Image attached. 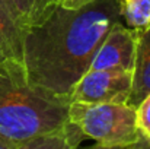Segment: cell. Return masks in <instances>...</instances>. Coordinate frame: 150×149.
I'll use <instances>...</instances> for the list:
<instances>
[{
	"mask_svg": "<svg viewBox=\"0 0 150 149\" xmlns=\"http://www.w3.org/2000/svg\"><path fill=\"white\" fill-rule=\"evenodd\" d=\"M122 24L140 32L150 28V0H120Z\"/></svg>",
	"mask_w": 150,
	"mask_h": 149,
	"instance_id": "obj_10",
	"label": "cell"
},
{
	"mask_svg": "<svg viewBox=\"0 0 150 149\" xmlns=\"http://www.w3.org/2000/svg\"><path fill=\"white\" fill-rule=\"evenodd\" d=\"M120 22V0H95L79 9L57 4L25 32L23 67L29 83L69 99L102 40Z\"/></svg>",
	"mask_w": 150,
	"mask_h": 149,
	"instance_id": "obj_1",
	"label": "cell"
},
{
	"mask_svg": "<svg viewBox=\"0 0 150 149\" xmlns=\"http://www.w3.org/2000/svg\"><path fill=\"white\" fill-rule=\"evenodd\" d=\"M67 118L85 139L105 148H131L143 139L137 129L136 108L127 102H70Z\"/></svg>",
	"mask_w": 150,
	"mask_h": 149,
	"instance_id": "obj_3",
	"label": "cell"
},
{
	"mask_svg": "<svg viewBox=\"0 0 150 149\" xmlns=\"http://www.w3.org/2000/svg\"><path fill=\"white\" fill-rule=\"evenodd\" d=\"M136 121L142 138L150 145V94L136 107Z\"/></svg>",
	"mask_w": 150,
	"mask_h": 149,
	"instance_id": "obj_11",
	"label": "cell"
},
{
	"mask_svg": "<svg viewBox=\"0 0 150 149\" xmlns=\"http://www.w3.org/2000/svg\"><path fill=\"white\" fill-rule=\"evenodd\" d=\"M131 72L124 70H88L73 86L70 102H117L128 101L131 92Z\"/></svg>",
	"mask_w": 150,
	"mask_h": 149,
	"instance_id": "obj_4",
	"label": "cell"
},
{
	"mask_svg": "<svg viewBox=\"0 0 150 149\" xmlns=\"http://www.w3.org/2000/svg\"><path fill=\"white\" fill-rule=\"evenodd\" d=\"M26 28L12 15L0 0V61H18L23 64V41Z\"/></svg>",
	"mask_w": 150,
	"mask_h": 149,
	"instance_id": "obj_7",
	"label": "cell"
},
{
	"mask_svg": "<svg viewBox=\"0 0 150 149\" xmlns=\"http://www.w3.org/2000/svg\"><path fill=\"white\" fill-rule=\"evenodd\" d=\"M136 56V32L122 22L115 24L102 40L89 70H124L131 72Z\"/></svg>",
	"mask_w": 150,
	"mask_h": 149,
	"instance_id": "obj_5",
	"label": "cell"
},
{
	"mask_svg": "<svg viewBox=\"0 0 150 149\" xmlns=\"http://www.w3.org/2000/svg\"><path fill=\"white\" fill-rule=\"evenodd\" d=\"M92 1H95V0H60V6H63L66 9H79Z\"/></svg>",
	"mask_w": 150,
	"mask_h": 149,
	"instance_id": "obj_12",
	"label": "cell"
},
{
	"mask_svg": "<svg viewBox=\"0 0 150 149\" xmlns=\"http://www.w3.org/2000/svg\"><path fill=\"white\" fill-rule=\"evenodd\" d=\"M133 148V146H131ZM79 149V148H76ZM83 149H130V148H105V146H100L98 143H95V145H92V146H89V148H83Z\"/></svg>",
	"mask_w": 150,
	"mask_h": 149,
	"instance_id": "obj_15",
	"label": "cell"
},
{
	"mask_svg": "<svg viewBox=\"0 0 150 149\" xmlns=\"http://www.w3.org/2000/svg\"><path fill=\"white\" fill-rule=\"evenodd\" d=\"M83 139L85 138L79 129L67 123L57 132L34 138L18 145V149H76L79 148Z\"/></svg>",
	"mask_w": 150,
	"mask_h": 149,
	"instance_id": "obj_9",
	"label": "cell"
},
{
	"mask_svg": "<svg viewBox=\"0 0 150 149\" xmlns=\"http://www.w3.org/2000/svg\"><path fill=\"white\" fill-rule=\"evenodd\" d=\"M70 101L29 83L18 61H0V136L15 145L63 129Z\"/></svg>",
	"mask_w": 150,
	"mask_h": 149,
	"instance_id": "obj_2",
	"label": "cell"
},
{
	"mask_svg": "<svg viewBox=\"0 0 150 149\" xmlns=\"http://www.w3.org/2000/svg\"><path fill=\"white\" fill-rule=\"evenodd\" d=\"M130 149H150V145L144 140V139H142L139 143H136L133 148H130Z\"/></svg>",
	"mask_w": 150,
	"mask_h": 149,
	"instance_id": "obj_14",
	"label": "cell"
},
{
	"mask_svg": "<svg viewBox=\"0 0 150 149\" xmlns=\"http://www.w3.org/2000/svg\"><path fill=\"white\" fill-rule=\"evenodd\" d=\"M150 94V28L136 32V56L131 92L127 104L137 107Z\"/></svg>",
	"mask_w": 150,
	"mask_h": 149,
	"instance_id": "obj_6",
	"label": "cell"
},
{
	"mask_svg": "<svg viewBox=\"0 0 150 149\" xmlns=\"http://www.w3.org/2000/svg\"><path fill=\"white\" fill-rule=\"evenodd\" d=\"M0 149H18V145H15V143H12L0 136Z\"/></svg>",
	"mask_w": 150,
	"mask_h": 149,
	"instance_id": "obj_13",
	"label": "cell"
},
{
	"mask_svg": "<svg viewBox=\"0 0 150 149\" xmlns=\"http://www.w3.org/2000/svg\"><path fill=\"white\" fill-rule=\"evenodd\" d=\"M12 15L23 28H31L42 22L60 0H3Z\"/></svg>",
	"mask_w": 150,
	"mask_h": 149,
	"instance_id": "obj_8",
	"label": "cell"
}]
</instances>
